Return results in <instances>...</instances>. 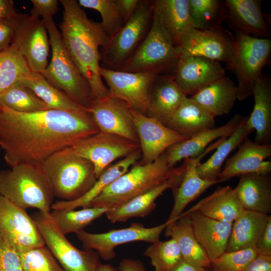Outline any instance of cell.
Segmentation results:
<instances>
[{"label": "cell", "mask_w": 271, "mask_h": 271, "mask_svg": "<svg viewBox=\"0 0 271 271\" xmlns=\"http://www.w3.org/2000/svg\"><path fill=\"white\" fill-rule=\"evenodd\" d=\"M180 168L181 166L171 168L165 153L152 163H137L107 186L89 207H117L161 185L175 176Z\"/></svg>", "instance_id": "3"}, {"label": "cell", "mask_w": 271, "mask_h": 271, "mask_svg": "<svg viewBox=\"0 0 271 271\" xmlns=\"http://www.w3.org/2000/svg\"><path fill=\"white\" fill-rule=\"evenodd\" d=\"M119 271H147L143 263L138 259L124 258L119 262Z\"/></svg>", "instance_id": "53"}, {"label": "cell", "mask_w": 271, "mask_h": 271, "mask_svg": "<svg viewBox=\"0 0 271 271\" xmlns=\"http://www.w3.org/2000/svg\"><path fill=\"white\" fill-rule=\"evenodd\" d=\"M254 247L225 252L211 261V271H243L257 256Z\"/></svg>", "instance_id": "45"}, {"label": "cell", "mask_w": 271, "mask_h": 271, "mask_svg": "<svg viewBox=\"0 0 271 271\" xmlns=\"http://www.w3.org/2000/svg\"><path fill=\"white\" fill-rule=\"evenodd\" d=\"M13 271H24V270H23L22 267H21L17 268Z\"/></svg>", "instance_id": "56"}, {"label": "cell", "mask_w": 271, "mask_h": 271, "mask_svg": "<svg viewBox=\"0 0 271 271\" xmlns=\"http://www.w3.org/2000/svg\"><path fill=\"white\" fill-rule=\"evenodd\" d=\"M99 132L87 111L50 109L22 113L0 105V147L11 168L40 165L55 153Z\"/></svg>", "instance_id": "1"}, {"label": "cell", "mask_w": 271, "mask_h": 271, "mask_svg": "<svg viewBox=\"0 0 271 271\" xmlns=\"http://www.w3.org/2000/svg\"><path fill=\"white\" fill-rule=\"evenodd\" d=\"M259 255L271 256V217L254 247Z\"/></svg>", "instance_id": "48"}, {"label": "cell", "mask_w": 271, "mask_h": 271, "mask_svg": "<svg viewBox=\"0 0 271 271\" xmlns=\"http://www.w3.org/2000/svg\"><path fill=\"white\" fill-rule=\"evenodd\" d=\"M248 117L244 116L237 128L217 147L216 151L209 159L197 166V172L201 178L211 181L218 180V176L227 157L253 130L248 121Z\"/></svg>", "instance_id": "36"}, {"label": "cell", "mask_w": 271, "mask_h": 271, "mask_svg": "<svg viewBox=\"0 0 271 271\" xmlns=\"http://www.w3.org/2000/svg\"><path fill=\"white\" fill-rule=\"evenodd\" d=\"M182 214L189 216L195 236L210 261L226 251L232 222L211 219L197 211Z\"/></svg>", "instance_id": "23"}, {"label": "cell", "mask_w": 271, "mask_h": 271, "mask_svg": "<svg viewBox=\"0 0 271 271\" xmlns=\"http://www.w3.org/2000/svg\"><path fill=\"white\" fill-rule=\"evenodd\" d=\"M243 117L239 114H236L220 126L207 129L172 146L165 152L169 166L173 168L183 159L196 157L213 141L229 137L237 128Z\"/></svg>", "instance_id": "25"}, {"label": "cell", "mask_w": 271, "mask_h": 271, "mask_svg": "<svg viewBox=\"0 0 271 271\" xmlns=\"http://www.w3.org/2000/svg\"><path fill=\"white\" fill-rule=\"evenodd\" d=\"M42 20L49 35L52 57L49 64L40 73L52 85L86 108L92 100L89 83L69 55L53 18Z\"/></svg>", "instance_id": "6"}, {"label": "cell", "mask_w": 271, "mask_h": 271, "mask_svg": "<svg viewBox=\"0 0 271 271\" xmlns=\"http://www.w3.org/2000/svg\"><path fill=\"white\" fill-rule=\"evenodd\" d=\"M185 161L179 171L173 177L151 190L136 197L117 207L110 209L105 215L112 223L124 222L134 217H144L156 208L155 201L165 190H175L180 183L185 171L187 163Z\"/></svg>", "instance_id": "24"}, {"label": "cell", "mask_w": 271, "mask_h": 271, "mask_svg": "<svg viewBox=\"0 0 271 271\" xmlns=\"http://www.w3.org/2000/svg\"><path fill=\"white\" fill-rule=\"evenodd\" d=\"M186 97L173 76L159 74L151 91L147 115L167 126Z\"/></svg>", "instance_id": "26"}, {"label": "cell", "mask_w": 271, "mask_h": 271, "mask_svg": "<svg viewBox=\"0 0 271 271\" xmlns=\"http://www.w3.org/2000/svg\"><path fill=\"white\" fill-rule=\"evenodd\" d=\"M85 109L100 132L120 136L139 144L131 108L123 100L109 95L92 100Z\"/></svg>", "instance_id": "16"}, {"label": "cell", "mask_w": 271, "mask_h": 271, "mask_svg": "<svg viewBox=\"0 0 271 271\" xmlns=\"http://www.w3.org/2000/svg\"><path fill=\"white\" fill-rule=\"evenodd\" d=\"M153 7L154 11L176 47L192 27L189 0H156L153 1Z\"/></svg>", "instance_id": "35"}, {"label": "cell", "mask_w": 271, "mask_h": 271, "mask_svg": "<svg viewBox=\"0 0 271 271\" xmlns=\"http://www.w3.org/2000/svg\"><path fill=\"white\" fill-rule=\"evenodd\" d=\"M21 267L17 250L0 234V271H13Z\"/></svg>", "instance_id": "46"}, {"label": "cell", "mask_w": 271, "mask_h": 271, "mask_svg": "<svg viewBox=\"0 0 271 271\" xmlns=\"http://www.w3.org/2000/svg\"><path fill=\"white\" fill-rule=\"evenodd\" d=\"M222 138L206 148L200 155L194 158L185 159L187 166L182 180L177 188L173 191L174 203L167 221L179 218L186 206L208 188L220 183L218 180L211 181L201 178L197 173V167L201 159L213 150L224 140Z\"/></svg>", "instance_id": "22"}, {"label": "cell", "mask_w": 271, "mask_h": 271, "mask_svg": "<svg viewBox=\"0 0 271 271\" xmlns=\"http://www.w3.org/2000/svg\"><path fill=\"white\" fill-rule=\"evenodd\" d=\"M238 147L236 153L226 160L218 180L222 182L246 174H270L271 162L266 159L271 156L270 144H258L247 138Z\"/></svg>", "instance_id": "20"}, {"label": "cell", "mask_w": 271, "mask_h": 271, "mask_svg": "<svg viewBox=\"0 0 271 271\" xmlns=\"http://www.w3.org/2000/svg\"><path fill=\"white\" fill-rule=\"evenodd\" d=\"M270 53V38L235 34L233 58L227 68L234 73L237 81V100L243 101L252 96L254 83L268 63Z\"/></svg>", "instance_id": "8"}, {"label": "cell", "mask_w": 271, "mask_h": 271, "mask_svg": "<svg viewBox=\"0 0 271 271\" xmlns=\"http://www.w3.org/2000/svg\"><path fill=\"white\" fill-rule=\"evenodd\" d=\"M116 4L126 23L135 13L140 1L138 0H115Z\"/></svg>", "instance_id": "50"}, {"label": "cell", "mask_w": 271, "mask_h": 271, "mask_svg": "<svg viewBox=\"0 0 271 271\" xmlns=\"http://www.w3.org/2000/svg\"><path fill=\"white\" fill-rule=\"evenodd\" d=\"M33 7L30 16L35 19H42L53 18L59 10V2L57 0H31Z\"/></svg>", "instance_id": "47"}, {"label": "cell", "mask_w": 271, "mask_h": 271, "mask_svg": "<svg viewBox=\"0 0 271 271\" xmlns=\"http://www.w3.org/2000/svg\"><path fill=\"white\" fill-rule=\"evenodd\" d=\"M17 14L12 0H0V20H12Z\"/></svg>", "instance_id": "52"}, {"label": "cell", "mask_w": 271, "mask_h": 271, "mask_svg": "<svg viewBox=\"0 0 271 271\" xmlns=\"http://www.w3.org/2000/svg\"><path fill=\"white\" fill-rule=\"evenodd\" d=\"M179 56H194L223 62L227 68L234 55V36L222 27L199 30L191 28L176 47Z\"/></svg>", "instance_id": "15"}, {"label": "cell", "mask_w": 271, "mask_h": 271, "mask_svg": "<svg viewBox=\"0 0 271 271\" xmlns=\"http://www.w3.org/2000/svg\"><path fill=\"white\" fill-rule=\"evenodd\" d=\"M170 221L152 227H146L140 223H132L130 226L108 231L93 233L81 230L76 233L84 249L95 250L100 257L108 261L115 257L114 248L117 246L134 241L154 243L160 236Z\"/></svg>", "instance_id": "12"}, {"label": "cell", "mask_w": 271, "mask_h": 271, "mask_svg": "<svg viewBox=\"0 0 271 271\" xmlns=\"http://www.w3.org/2000/svg\"><path fill=\"white\" fill-rule=\"evenodd\" d=\"M0 234L16 249L45 245L26 210L0 194Z\"/></svg>", "instance_id": "17"}, {"label": "cell", "mask_w": 271, "mask_h": 271, "mask_svg": "<svg viewBox=\"0 0 271 271\" xmlns=\"http://www.w3.org/2000/svg\"><path fill=\"white\" fill-rule=\"evenodd\" d=\"M65 149L89 161L98 179L115 160L129 155L140 147L126 138L99 131Z\"/></svg>", "instance_id": "13"}, {"label": "cell", "mask_w": 271, "mask_h": 271, "mask_svg": "<svg viewBox=\"0 0 271 271\" xmlns=\"http://www.w3.org/2000/svg\"><path fill=\"white\" fill-rule=\"evenodd\" d=\"M243 271H271V256L258 254Z\"/></svg>", "instance_id": "51"}, {"label": "cell", "mask_w": 271, "mask_h": 271, "mask_svg": "<svg viewBox=\"0 0 271 271\" xmlns=\"http://www.w3.org/2000/svg\"><path fill=\"white\" fill-rule=\"evenodd\" d=\"M233 191L245 210L269 215L271 212V180L269 174L240 176Z\"/></svg>", "instance_id": "27"}, {"label": "cell", "mask_w": 271, "mask_h": 271, "mask_svg": "<svg viewBox=\"0 0 271 271\" xmlns=\"http://www.w3.org/2000/svg\"><path fill=\"white\" fill-rule=\"evenodd\" d=\"M205 271H208L207 269H206Z\"/></svg>", "instance_id": "57"}, {"label": "cell", "mask_w": 271, "mask_h": 271, "mask_svg": "<svg viewBox=\"0 0 271 271\" xmlns=\"http://www.w3.org/2000/svg\"><path fill=\"white\" fill-rule=\"evenodd\" d=\"M254 104L248 121L255 130V142L270 144L271 141V81L262 74L255 81L252 92Z\"/></svg>", "instance_id": "31"}, {"label": "cell", "mask_w": 271, "mask_h": 271, "mask_svg": "<svg viewBox=\"0 0 271 271\" xmlns=\"http://www.w3.org/2000/svg\"><path fill=\"white\" fill-rule=\"evenodd\" d=\"M214 118L195 101L186 97L167 126L188 139L214 127Z\"/></svg>", "instance_id": "34"}, {"label": "cell", "mask_w": 271, "mask_h": 271, "mask_svg": "<svg viewBox=\"0 0 271 271\" xmlns=\"http://www.w3.org/2000/svg\"><path fill=\"white\" fill-rule=\"evenodd\" d=\"M179 58L176 46L154 11L149 30L131 56L118 70L160 73L176 66Z\"/></svg>", "instance_id": "7"}, {"label": "cell", "mask_w": 271, "mask_h": 271, "mask_svg": "<svg viewBox=\"0 0 271 271\" xmlns=\"http://www.w3.org/2000/svg\"><path fill=\"white\" fill-rule=\"evenodd\" d=\"M41 165L54 197L61 200L79 198L97 180L89 161L65 149L52 155Z\"/></svg>", "instance_id": "5"}, {"label": "cell", "mask_w": 271, "mask_h": 271, "mask_svg": "<svg viewBox=\"0 0 271 271\" xmlns=\"http://www.w3.org/2000/svg\"><path fill=\"white\" fill-rule=\"evenodd\" d=\"M109 209L105 207H87L79 210H53L50 215L60 231L66 235L83 230Z\"/></svg>", "instance_id": "39"}, {"label": "cell", "mask_w": 271, "mask_h": 271, "mask_svg": "<svg viewBox=\"0 0 271 271\" xmlns=\"http://www.w3.org/2000/svg\"><path fill=\"white\" fill-rule=\"evenodd\" d=\"M30 71L26 60L12 45L0 51V94Z\"/></svg>", "instance_id": "41"}, {"label": "cell", "mask_w": 271, "mask_h": 271, "mask_svg": "<svg viewBox=\"0 0 271 271\" xmlns=\"http://www.w3.org/2000/svg\"><path fill=\"white\" fill-rule=\"evenodd\" d=\"M79 6L95 10L101 15L103 29L108 37L115 34L124 24L115 0H79Z\"/></svg>", "instance_id": "44"}, {"label": "cell", "mask_w": 271, "mask_h": 271, "mask_svg": "<svg viewBox=\"0 0 271 271\" xmlns=\"http://www.w3.org/2000/svg\"><path fill=\"white\" fill-rule=\"evenodd\" d=\"M12 22L11 45L25 59L31 71L42 72L48 66L50 45L44 22L27 14L17 13Z\"/></svg>", "instance_id": "11"}, {"label": "cell", "mask_w": 271, "mask_h": 271, "mask_svg": "<svg viewBox=\"0 0 271 271\" xmlns=\"http://www.w3.org/2000/svg\"><path fill=\"white\" fill-rule=\"evenodd\" d=\"M142 157L140 149L111 165L100 175L95 183L84 195L73 201L60 200L52 204L53 210H74L89 207L90 203L118 177L129 170Z\"/></svg>", "instance_id": "32"}, {"label": "cell", "mask_w": 271, "mask_h": 271, "mask_svg": "<svg viewBox=\"0 0 271 271\" xmlns=\"http://www.w3.org/2000/svg\"><path fill=\"white\" fill-rule=\"evenodd\" d=\"M244 209L229 186L220 187L184 214L197 211L211 219L233 222Z\"/></svg>", "instance_id": "30"}, {"label": "cell", "mask_w": 271, "mask_h": 271, "mask_svg": "<svg viewBox=\"0 0 271 271\" xmlns=\"http://www.w3.org/2000/svg\"><path fill=\"white\" fill-rule=\"evenodd\" d=\"M153 9V1H140L131 18L101 47L102 67L118 70L131 56L149 30Z\"/></svg>", "instance_id": "9"}, {"label": "cell", "mask_w": 271, "mask_h": 271, "mask_svg": "<svg viewBox=\"0 0 271 271\" xmlns=\"http://www.w3.org/2000/svg\"><path fill=\"white\" fill-rule=\"evenodd\" d=\"M261 1L226 0V20L236 33L270 38V31L261 9Z\"/></svg>", "instance_id": "21"}, {"label": "cell", "mask_w": 271, "mask_h": 271, "mask_svg": "<svg viewBox=\"0 0 271 271\" xmlns=\"http://www.w3.org/2000/svg\"><path fill=\"white\" fill-rule=\"evenodd\" d=\"M16 250L24 271H64L45 245Z\"/></svg>", "instance_id": "43"}, {"label": "cell", "mask_w": 271, "mask_h": 271, "mask_svg": "<svg viewBox=\"0 0 271 271\" xmlns=\"http://www.w3.org/2000/svg\"><path fill=\"white\" fill-rule=\"evenodd\" d=\"M19 82L32 90L50 109L73 112L87 111L64 92L52 85L40 73L30 71Z\"/></svg>", "instance_id": "37"}, {"label": "cell", "mask_w": 271, "mask_h": 271, "mask_svg": "<svg viewBox=\"0 0 271 271\" xmlns=\"http://www.w3.org/2000/svg\"><path fill=\"white\" fill-rule=\"evenodd\" d=\"M32 218L45 245L64 271L97 270L101 262L96 251L75 247L60 231L50 214L39 211Z\"/></svg>", "instance_id": "10"}, {"label": "cell", "mask_w": 271, "mask_h": 271, "mask_svg": "<svg viewBox=\"0 0 271 271\" xmlns=\"http://www.w3.org/2000/svg\"><path fill=\"white\" fill-rule=\"evenodd\" d=\"M0 194L26 210L51 212L54 197L41 165L21 164L0 172Z\"/></svg>", "instance_id": "4"}, {"label": "cell", "mask_w": 271, "mask_h": 271, "mask_svg": "<svg viewBox=\"0 0 271 271\" xmlns=\"http://www.w3.org/2000/svg\"><path fill=\"white\" fill-rule=\"evenodd\" d=\"M0 105L22 113L50 109L32 90L21 84L19 81L0 94Z\"/></svg>", "instance_id": "40"}, {"label": "cell", "mask_w": 271, "mask_h": 271, "mask_svg": "<svg viewBox=\"0 0 271 271\" xmlns=\"http://www.w3.org/2000/svg\"><path fill=\"white\" fill-rule=\"evenodd\" d=\"M215 117L228 113L237 100L236 85L224 76L199 90L190 97Z\"/></svg>", "instance_id": "28"}, {"label": "cell", "mask_w": 271, "mask_h": 271, "mask_svg": "<svg viewBox=\"0 0 271 271\" xmlns=\"http://www.w3.org/2000/svg\"><path fill=\"white\" fill-rule=\"evenodd\" d=\"M165 230L166 236L176 242L185 261L196 266L210 268L211 261L195 236L188 215L181 214L178 219L170 221Z\"/></svg>", "instance_id": "29"}, {"label": "cell", "mask_w": 271, "mask_h": 271, "mask_svg": "<svg viewBox=\"0 0 271 271\" xmlns=\"http://www.w3.org/2000/svg\"><path fill=\"white\" fill-rule=\"evenodd\" d=\"M64 11L61 39L71 59L89 83L92 100L109 95L100 74L99 47L108 36L99 23L90 20L75 0H60Z\"/></svg>", "instance_id": "2"}, {"label": "cell", "mask_w": 271, "mask_h": 271, "mask_svg": "<svg viewBox=\"0 0 271 271\" xmlns=\"http://www.w3.org/2000/svg\"><path fill=\"white\" fill-rule=\"evenodd\" d=\"M175 67L174 80L186 96L225 76L220 62L198 56H181Z\"/></svg>", "instance_id": "19"}, {"label": "cell", "mask_w": 271, "mask_h": 271, "mask_svg": "<svg viewBox=\"0 0 271 271\" xmlns=\"http://www.w3.org/2000/svg\"><path fill=\"white\" fill-rule=\"evenodd\" d=\"M205 268L192 265L183 259L171 271H205Z\"/></svg>", "instance_id": "54"}, {"label": "cell", "mask_w": 271, "mask_h": 271, "mask_svg": "<svg viewBox=\"0 0 271 271\" xmlns=\"http://www.w3.org/2000/svg\"><path fill=\"white\" fill-rule=\"evenodd\" d=\"M144 254L150 259L155 271H171L183 260L180 250L173 238L152 243Z\"/></svg>", "instance_id": "42"}, {"label": "cell", "mask_w": 271, "mask_h": 271, "mask_svg": "<svg viewBox=\"0 0 271 271\" xmlns=\"http://www.w3.org/2000/svg\"><path fill=\"white\" fill-rule=\"evenodd\" d=\"M14 34L12 20H0V51L8 49Z\"/></svg>", "instance_id": "49"}, {"label": "cell", "mask_w": 271, "mask_h": 271, "mask_svg": "<svg viewBox=\"0 0 271 271\" xmlns=\"http://www.w3.org/2000/svg\"><path fill=\"white\" fill-rule=\"evenodd\" d=\"M96 271H117L112 265L110 264H101L99 265Z\"/></svg>", "instance_id": "55"}, {"label": "cell", "mask_w": 271, "mask_h": 271, "mask_svg": "<svg viewBox=\"0 0 271 271\" xmlns=\"http://www.w3.org/2000/svg\"><path fill=\"white\" fill-rule=\"evenodd\" d=\"M100 71L108 86L110 96L123 100L131 109L147 115L151 91L159 73L127 72L102 67Z\"/></svg>", "instance_id": "14"}, {"label": "cell", "mask_w": 271, "mask_h": 271, "mask_svg": "<svg viewBox=\"0 0 271 271\" xmlns=\"http://www.w3.org/2000/svg\"><path fill=\"white\" fill-rule=\"evenodd\" d=\"M189 15L193 28L207 30L221 27L226 19L224 1L189 0Z\"/></svg>", "instance_id": "38"}, {"label": "cell", "mask_w": 271, "mask_h": 271, "mask_svg": "<svg viewBox=\"0 0 271 271\" xmlns=\"http://www.w3.org/2000/svg\"><path fill=\"white\" fill-rule=\"evenodd\" d=\"M270 217L244 209L232 222L226 252L254 247Z\"/></svg>", "instance_id": "33"}, {"label": "cell", "mask_w": 271, "mask_h": 271, "mask_svg": "<svg viewBox=\"0 0 271 271\" xmlns=\"http://www.w3.org/2000/svg\"><path fill=\"white\" fill-rule=\"evenodd\" d=\"M142 153L140 164H150L168 148L186 139L154 118L131 108Z\"/></svg>", "instance_id": "18"}]
</instances>
